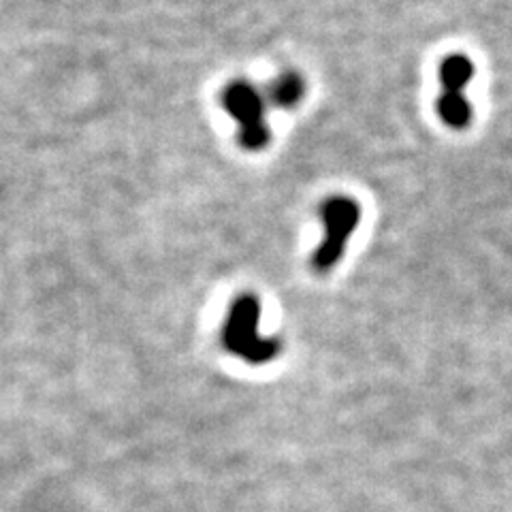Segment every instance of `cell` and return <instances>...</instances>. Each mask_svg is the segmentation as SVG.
I'll return each mask as SVG.
<instances>
[{
    "label": "cell",
    "instance_id": "4",
    "mask_svg": "<svg viewBox=\"0 0 512 512\" xmlns=\"http://www.w3.org/2000/svg\"><path fill=\"white\" fill-rule=\"evenodd\" d=\"M320 218L325 224V237L314 252L312 265L318 271H329L344 256L348 239L361 220V207L350 197H331L320 207Z\"/></svg>",
    "mask_w": 512,
    "mask_h": 512
},
{
    "label": "cell",
    "instance_id": "2",
    "mask_svg": "<svg viewBox=\"0 0 512 512\" xmlns=\"http://www.w3.org/2000/svg\"><path fill=\"white\" fill-rule=\"evenodd\" d=\"M222 105L239 126V143L252 152L263 150L271 139L263 94L246 79H235L224 88Z\"/></svg>",
    "mask_w": 512,
    "mask_h": 512
},
{
    "label": "cell",
    "instance_id": "3",
    "mask_svg": "<svg viewBox=\"0 0 512 512\" xmlns=\"http://www.w3.org/2000/svg\"><path fill=\"white\" fill-rule=\"evenodd\" d=\"M440 96H438V116L440 120L453 128L463 131L472 122V105L466 96V88L474 77V64L468 56L451 54L440 64Z\"/></svg>",
    "mask_w": 512,
    "mask_h": 512
},
{
    "label": "cell",
    "instance_id": "1",
    "mask_svg": "<svg viewBox=\"0 0 512 512\" xmlns=\"http://www.w3.org/2000/svg\"><path fill=\"white\" fill-rule=\"evenodd\" d=\"M259 318V299L252 295H242L233 301L222 331L224 346L250 363H265L274 359L280 350L278 340L263 338L259 333Z\"/></svg>",
    "mask_w": 512,
    "mask_h": 512
},
{
    "label": "cell",
    "instance_id": "5",
    "mask_svg": "<svg viewBox=\"0 0 512 512\" xmlns=\"http://www.w3.org/2000/svg\"><path fill=\"white\" fill-rule=\"evenodd\" d=\"M267 94H269L271 105L291 109V107H297L299 101L303 99V94H306V84H303V79L297 73L288 71L269 84Z\"/></svg>",
    "mask_w": 512,
    "mask_h": 512
}]
</instances>
